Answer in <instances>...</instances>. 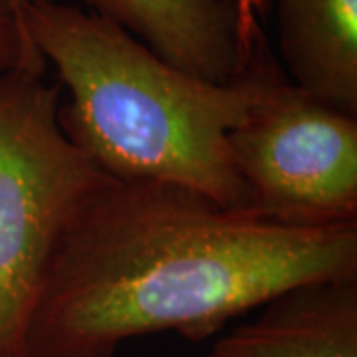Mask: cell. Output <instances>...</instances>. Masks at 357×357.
<instances>
[{"label":"cell","mask_w":357,"mask_h":357,"mask_svg":"<svg viewBox=\"0 0 357 357\" xmlns=\"http://www.w3.org/2000/svg\"><path fill=\"white\" fill-rule=\"evenodd\" d=\"M208 357H211V356H208Z\"/></svg>","instance_id":"obj_12"},{"label":"cell","mask_w":357,"mask_h":357,"mask_svg":"<svg viewBox=\"0 0 357 357\" xmlns=\"http://www.w3.org/2000/svg\"><path fill=\"white\" fill-rule=\"evenodd\" d=\"M24 32L60 88V126L117 181L175 185L250 213L230 133L280 66L260 52L243 76L220 84L165 62L121 26L56 0H32Z\"/></svg>","instance_id":"obj_2"},{"label":"cell","mask_w":357,"mask_h":357,"mask_svg":"<svg viewBox=\"0 0 357 357\" xmlns=\"http://www.w3.org/2000/svg\"><path fill=\"white\" fill-rule=\"evenodd\" d=\"M22 68L34 74H46V62L26 50L24 42L13 26H0V72Z\"/></svg>","instance_id":"obj_8"},{"label":"cell","mask_w":357,"mask_h":357,"mask_svg":"<svg viewBox=\"0 0 357 357\" xmlns=\"http://www.w3.org/2000/svg\"><path fill=\"white\" fill-rule=\"evenodd\" d=\"M0 26H13L14 30H16V26H14V16H13V8H10V2L8 0H0ZM20 36V34H18ZM28 50V48H26ZM34 56V54H32ZM38 58V56H36Z\"/></svg>","instance_id":"obj_11"},{"label":"cell","mask_w":357,"mask_h":357,"mask_svg":"<svg viewBox=\"0 0 357 357\" xmlns=\"http://www.w3.org/2000/svg\"><path fill=\"white\" fill-rule=\"evenodd\" d=\"M60 84L0 72V357H26V332L54 250L109 178L60 126Z\"/></svg>","instance_id":"obj_3"},{"label":"cell","mask_w":357,"mask_h":357,"mask_svg":"<svg viewBox=\"0 0 357 357\" xmlns=\"http://www.w3.org/2000/svg\"><path fill=\"white\" fill-rule=\"evenodd\" d=\"M229 2L234 8L243 50L248 56H255L266 46L260 24H258V13L262 6V0H229Z\"/></svg>","instance_id":"obj_9"},{"label":"cell","mask_w":357,"mask_h":357,"mask_svg":"<svg viewBox=\"0 0 357 357\" xmlns=\"http://www.w3.org/2000/svg\"><path fill=\"white\" fill-rule=\"evenodd\" d=\"M230 151L250 215L290 229L357 225V115L307 96L282 68L230 133Z\"/></svg>","instance_id":"obj_4"},{"label":"cell","mask_w":357,"mask_h":357,"mask_svg":"<svg viewBox=\"0 0 357 357\" xmlns=\"http://www.w3.org/2000/svg\"><path fill=\"white\" fill-rule=\"evenodd\" d=\"M10 2V8H13V16H14V26H16V32L20 34V38H22V42H24V46L28 48V52L30 54H34V56H38V58H42L38 54V50L32 46V42L28 40V36H26L24 32V22H22V18H24V10L26 6L32 2V0H8ZM44 60V58H42Z\"/></svg>","instance_id":"obj_10"},{"label":"cell","mask_w":357,"mask_h":357,"mask_svg":"<svg viewBox=\"0 0 357 357\" xmlns=\"http://www.w3.org/2000/svg\"><path fill=\"white\" fill-rule=\"evenodd\" d=\"M211 357H357V276L278 294L258 318L220 337Z\"/></svg>","instance_id":"obj_6"},{"label":"cell","mask_w":357,"mask_h":357,"mask_svg":"<svg viewBox=\"0 0 357 357\" xmlns=\"http://www.w3.org/2000/svg\"><path fill=\"white\" fill-rule=\"evenodd\" d=\"M89 13L192 76L227 84L243 76L256 56L243 50L229 0H82Z\"/></svg>","instance_id":"obj_5"},{"label":"cell","mask_w":357,"mask_h":357,"mask_svg":"<svg viewBox=\"0 0 357 357\" xmlns=\"http://www.w3.org/2000/svg\"><path fill=\"white\" fill-rule=\"evenodd\" d=\"M288 79L357 115V0H274Z\"/></svg>","instance_id":"obj_7"},{"label":"cell","mask_w":357,"mask_h":357,"mask_svg":"<svg viewBox=\"0 0 357 357\" xmlns=\"http://www.w3.org/2000/svg\"><path fill=\"white\" fill-rule=\"evenodd\" d=\"M357 276V225L290 229L175 185L109 177L54 250L26 357H114L139 335L199 342L307 282Z\"/></svg>","instance_id":"obj_1"}]
</instances>
